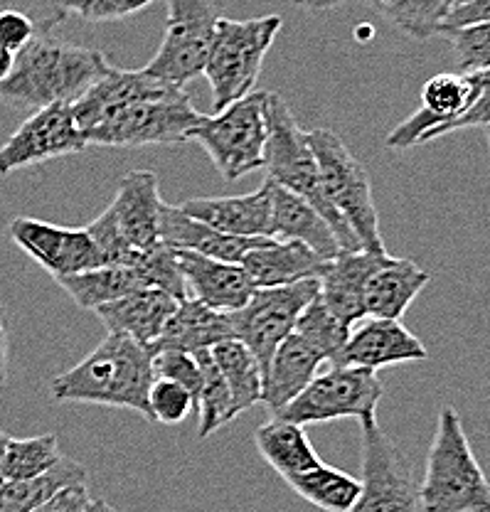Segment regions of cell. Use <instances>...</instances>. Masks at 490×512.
<instances>
[{"instance_id":"1","label":"cell","mask_w":490,"mask_h":512,"mask_svg":"<svg viewBox=\"0 0 490 512\" xmlns=\"http://www.w3.org/2000/svg\"><path fill=\"white\" fill-rule=\"evenodd\" d=\"M153 380V350L129 335L109 333L79 365L55 377L50 389L55 402L131 409L151 421L148 389Z\"/></svg>"},{"instance_id":"2","label":"cell","mask_w":490,"mask_h":512,"mask_svg":"<svg viewBox=\"0 0 490 512\" xmlns=\"http://www.w3.org/2000/svg\"><path fill=\"white\" fill-rule=\"evenodd\" d=\"M109 67L104 52L94 47L35 37L15 55L13 69L0 82V104L33 111L74 104Z\"/></svg>"},{"instance_id":"3","label":"cell","mask_w":490,"mask_h":512,"mask_svg":"<svg viewBox=\"0 0 490 512\" xmlns=\"http://www.w3.org/2000/svg\"><path fill=\"white\" fill-rule=\"evenodd\" d=\"M417 493L424 512H490V483L451 404H444L436 419Z\"/></svg>"},{"instance_id":"4","label":"cell","mask_w":490,"mask_h":512,"mask_svg":"<svg viewBox=\"0 0 490 512\" xmlns=\"http://www.w3.org/2000/svg\"><path fill=\"white\" fill-rule=\"evenodd\" d=\"M266 133L269 136H266L264 168L271 183L311 202L333 229L335 242L343 252H360L362 244L358 234L338 215V210L330 205L326 192H323L321 170H318L316 156L308 143V131L296 124L289 104L276 92L266 96Z\"/></svg>"},{"instance_id":"5","label":"cell","mask_w":490,"mask_h":512,"mask_svg":"<svg viewBox=\"0 0 490 512\" xmlns=\"http://www.w3.org/2000/svg\"><path fill=\"white\" fill-rule=\"evenodd\" d=\"M281 15H262L249 20L222 18L212 37L202 77L212 92L215 111L225 109L237 99L254 92L266 52L281 32Z\"/></svg>"},{"instance_id":"6","label":"cell","mask_w":490,"mask_h":512,"mask_svg":"<svg viewBox=\"0 0 490 512\" xmlns=\"http://www.w3.org/2000/svg\"><path fill=\"white\" fill-rule=\"evenodd\" d=\"M202 114L193 106L185 87H168L161 94L143 96L121 106L119 111L84 131L87 146L141 148L173 146L193 136Z\"/></svg>"},{"instance_id":"7","label":"cell","mask_w":490,"mask_h":512,"mask_svg":"<svg viewBox=\"0 0 490 512\" xmlns=\"http://www.w3.org/2000/svg\"><path fill=\"white\" fill-rule=\"evenodd\" d=\"M308 143H311L318 170H321L323 192H326L330 205L353 227L365 252H387L365 165L350 153L343 138L330 128L308 131Z\"/></svg>"},{"instance_id":"8","label":"cell","mask_w":490,"mask_h":512,"mask_svg":"<svg viewBox=\"0 0 490 512\" xmlns=\"http://www.w3.org/2000/svg\"><path fill=\"white\" fill-rule=\"evenodd\" d=\"M266 96L269 92H249L215 114H202L190 141H197L210 156L212 165L225 180L264 168L266 153Z\"/></svg>"},{"instance_id":"9","label":"cell","mask_w":490,"mask_h":512,"mask_svg":"<svg viewBox=\"0 0 490 512\" xmlns=\"http://www.w3.org/2000/svg\"><path fill=\"white\" fill-rule=\"evenodd\" d=\"M385 394L375 370L367 367H328L318 372L286 407L271 414L276 419L294 421L298 426L323 424L335 419H358L360 426L372 424Z\"/></svg>"},{"instance_id":"10","label":"cell","mask_w":490,"mask_h":512,"mask_svg":"<svg viewBox=\"0 0 490 512\" xmlns=\"http://www.w3.org/2000/svg\"><path fill=\"white\" fill-rule=\"evenodd\" d=\"M168 23L163 42L143 72L161 82L185 87L200 77L210 55L215 28L225 18L227 0H165Z\"/></svg>"},{"instance_id":"11","label":"cell","mask_w":490,"mask_h":512,"mask_svg":"<svg viewBox=\"0 0 490 512\" xmlns=\"http://www.w3.org/2000/svg\"><path fill=\"white\" fill-rule=\"evenodd\" d=\"M318 296V279H303L289 286L254 288L249 301L237 311L227 313L234 340L247 345L257 357L262 372L274 350L294 333L303 308Z\"/></svg>"},{"instance_id":"12","label":"cell","mask_w":490,"mask_h":512,"mask_svg":"<svg viewBox=\"0 0 490 512\" xmlns=\"http://www.w3.org/2000/svg\"><path fill=\"white\" fill-rule=\"evenodd\" d=\"M362 429L360 498L350 512H417L419 493L412 466L377 421Z\"/></svg>"},{"instance_id":"13","label":"cell","mask_w":490,"mask_h":512,"mask_svg":"<svg viewBox=\"0 0 490 512\" xmlns=\"http://www.w3.org/2000/svg\"><path fill=\"white\" fill-rule=\"evenodd\" d=\"M87 148L72 104H50L35 109L18 131L0 146V175L33 168L47 160L74 156Z\"/></svg>"},{"instance_id":"14","label":"cell","mask_w":490,"mask_h":512,"mask_svg":"<svg viewBox=\"0 0 490 512\" xmlns=\"http://www.w3.org/2000/svg\"><path fill=\"white\" fill-rule=\"evenodd\" d=\"M8 234L30 259L50 271L55 279L104 266L87 227L72 229L35 220V217H15L8 224Z\"/></svg>"},{"instance_id":"15","label":"cell","mask_w":490,"mask_h":512,"mask_svg":"<svg viewBox=\"0 0 490 512\" xmlns=\"http://www.w3.org/2000/svg\"><path fill=\"white\" fill-rule=\"evenodd\" d=\"M476 99L473 74H436L422 87V106L409 119L394 126L387 136V148L407 151L434 141L444 126L456 121Z\"/></svg>"},{"instance_id":"16","label":"cell","mask_w":490,"mask_h":512,"mask_svg":"<svg viewBox=\"0 0 490 512\" xmlns=\"http://www.w3.org/2000/svg\"><path fill=\"white\" fill-rule=\"evenodd\" d=\"M390 259L387 252H338L318 276V298L340 323H360L365 316V286L370 276Z\"/></svg>"},{"instance_id":"17","label":"cell","mask_w":490,"mask_h":512,"mask_svg":"<svg viewBox=\"0 0 490 512\" xmlns=\"http://www.w3.org/2000/svg\"><path fill=\"white\" fill-rule=\"evenodd\" d=\"M161 183L153 170H133L119 180L111 215L121 234L136 252H146L161 244Z\"/></svg>"},{"instance_id":"18","label":"cell","mask_w":490,"mask_h":512,"mask_svg":"<svg viewBox=\"0 0 490 512\" xmlns=\"http://www.w3.org/2000/svg\"><path fill=\"white\" fill-rule=\"evenodd\" d=\"M426 357L429 350L424 348L422 340L409 333L399 320L362 318L350 330L340 367H367L377 372L382 367L426 360Z\"/></svg>"},{"instance_id":"19","label":"cell","mask_w":490,"mask_h":512,"mask_svg":"<svg viewBox=\"0 0 490 512\" xmlns=\"http://www.w3.org/2000/svg\"><path fill=\"white\" fill-rule=\"evenodd\" d=\"M183 274L188 296L210 306L212 311L232 313L242 308L254 293V284L239 264L217 261L183 249H173Z\"/></svg>"},{"instance_id":"20","label":"cell","mask_w":490,"mask_h":512,"mask_svg":"<svg viewBox=\"0 0 490 512\" xmlns=\"http://www.w3.org/2000/svg\"><path fill=\"white\" fill-rule=\"evenodd\" d=\"M185 215L234 237H271V183L237 197H195L178 205Z\"/></svg>"},{"instance_id":"21","label":"cell","mask_w":490,"mask_h":512,"mask_svg":"<svg viewBox=\"0 0 490 512\" xmlns=\"http://www.w3.org/2000/svg\"><path fill=\"white\" fill-rule=\"evenodd\" d=\"M168 87H175V84L161 82V79L151 77L143 69H119L111 64L97 82L74 101V119H77V126L84 133L109 119L121 106L143 99V96L161 94Z\"/></svg>"},{"instance_id":"22","label":"cell","mask_w":490,"mask_h":512,"mask_svg":"<svg viewBox=\"0 0 490 512\" xmlns=\"http://www.w3.org/2000/svg\"><path fill=\"white\" fill-rule=\"evenodd\" d=\"M271 237H234L207 227L205 222L185 215L178 205L165 202L161 210V242L170 249H183L200 256H210L229 264H242L244 254Z\"/></svg>"},{"instance_id":"23","label":"cell","mask_w":490,"mask_h":512,"mask_svg":"<svg viewBox=\"0 0 490 512\" xmlns=\"http://www.w3.org/2000/svg\"><path fill=\"white\" fill-rule=\"evenodd\" d=\"M328 259L318 256L306 244L291 239H266L244 254L242 269L254 288L289 286L303 279H318Z\"/></svg>"},{"instance_id":"24","label":"cell","mask_w":490,"mask_h":512,"mask_svg":"<svg viewBox=\"0 0 490 512\" xmlns=\"http://www.w3.org/2000/svg\"><path fill=\"white\" fill-rule=\"evenodd\" d=\"M323 362H326V357L294 330L274 350L264 370L262 402L266 404V409L276 414L281 407H286L318 375V367Z\"/></svg>"},{"instance_id":"25","label":"cell","mask_w":490,"mask_h":512,"mask_svg":"<svg viewBox=\"0 0 490 512\" xmlns=\"http://www.w3.org/2000/svg\"><path fill=\"white\" fill-rule=\"evenodd\" d=\"M175 306H178V301L168 293L156 291V288H141V291L119 298V301L106 303L94 313L109 333L129 335L136 343L151 348L161 335L163 325L173 316Z\"/></svg>"},{"instance_id":"26","label":"cell","mask_w":490,"mask_h":512,"mask_svg":"<svg viewBox=\"0 0 490 512\" xmlns=\"http://www.w3.org/2000/svg\"><path fill=\"white\" fill-rule=\"evenodd\" d=\"M225 340H234L232 323H229L227 313L212 311L210 306L188 296L178 301L173 316L163 325L161 335L151 345V350H212L215 345L225 343Z\"/></svg>"},{"instance_id":"27","label":"cell","mask_w":490,"mask_h":512,"mask_svg":"<svg viewBox=\"0 0 490 512\" xmlns=\"http://www.w3.org/2000/svg\"><path fill=\"white\" fill-rule=\"evenodd\" d=\"M271 232H274V239H291V242L306 244L323 259H333L338 252H343L321 212L311 202L279 188L276 183H271Z\"/></svg>"},{"instance_id":"28","label":"cell","mask_w":490,"mask_h":512,"mask_svg":"<svg viewBox=\"0 0 490 512\" xmlns=\"http://www.w3.org/2000/svg\"><path fill=\"white\" fill-rule=\"evenodd\" d=\"M431 274L417 261L390 256L365 286V316L399 320L424 291Z\"/></svg>"},{"instance_id":"29","label":"cell","mask_w":490,"mask_h":512,"mask_svg":"<svg viewBox=\"0 0 490 512\" xmlns=\"http://www.w3.org/2000/svg\"><path fill=\"white\" fill-rule=\"evenodd\" d=\"M254 446H257L259 456L281 478L296 476V473H303L323 463L316 448L308 441L306 429L294 424V421L276 419V416H271L266 424L259 426L257 434H254Z\"/></svg>"},{"instance_id":"30","label":"cell","mask_w":490,"mask_h":512,"mask_svg":"<svg viewBox=\"0 0 490 512\" xmlns=\"http://www.w3.org/2000/svg\"><path fill=\"white\" fill-rule=\"evenodd\" d=\"M55 281L65 288L69 296H72V301L79 308H84V311H97L106 303H114L133 291L148 288L136 269L119 264L97 266V269L79 271V274L60 276Z\"/></svg>"},{"instance_id":"31","label":"cell","mask_w":490,"mask_h":512,"mask_svg":"<svg viewBox=\"0 0 490 512\" xmlns=\"http://www.w3.org/2000/svg\"><path fill=\"white\" fill-rule=\"evenodd\" d=\"M74 483H89V473L82 463L62 456L60 463L35 478L8 480L0 485V512H33L57 490Z\"/></svg>"},{"instance_id":"32","label":"cell","mask_w":490,"mask_h":512,"mask_svg":"<svg viewBox=\"0 0 490 512\" xmlns=\"http://www.w3.org/2000/svg\"><path fill=\"white\" fill-rule=\"evenodd\" d=\"M284 480L298 498L323 512H350L360 498V478L340 468H330L326 463Z\"/></svg>"},{"instance_id":"33","label":"cell","mask_w":490,"mask_h":512,"mask_svg":"<svg viewBox=\"0 0 490 512\" xmlns=\"http://www.w3.org/2000/svg\"><path fill=\"white\" fill-rule=\"evenodd\" d=\"M212 357L227 382L234 416L244 414L254 404L262 402L264 372L247 345H242L239 340H225L212 348Z\"/></svg>"},{"instance_id":"34","label":"cell","mask_w":490,"mask_h":512,"mask_svg":"<svg viewBox=\"0 0 490 512\" xmlns=\"http://www.w3.org/2000/svg\"><path fill=\"white\" fill-rule=\"evenodd\" d=\"M392 28L412 40H431L441 35L446 15L456 8L458 0H362Z\"/></svg>"},{"instance_id":"35","label":"cell","mask_w":490,"mask_h":512,"mask_svg":"<svg viewBox=\"0 0 490 512\" xmlns=\"http://www.w3.org/2000/svg\"><path fill=\"white\" fill-rule=\"evenodd\" d=\"M193 355L202 375L200 397H197V436L207 439L237 416L232 412V397H229L227 382L212 357V350H197Z\"/></svg>"},{"instance_id":"36","label":"cell","mask_w":490,"mask_h":512,"mask_svg":"<svg viewBox=\"0 0 490 512\" xmlns=\"http://www.w3.org/2000/svg\"><path fill=\"white\" fill-rule=\"evenodd\" d=\"M294 330L301 335V338H306L323 357H326L330 367L343 365V350L350 338V330L353 328L340 323V320L328 311L326 303H323L321 298L316 296L306 308H303V313L296 320Z\"/></svg>"},{"instance_id":"37","label":"cell","mask_w":490,"mask_h":512,"mask_svg":"<svg viewBox=\"0 0 490 512\" xmlns=\"http://www.w3.org/2000/svg\"><path fill=\"white\" fill-rule=\"evenodd\" d=\"M60 439L57 434H40L33 439L8 436L3 451V476L8 480L35 478L60 463Z\"/></svg>"},{"instance_id":"38","label":"cell","mask_w":490,"mask_h":512,"mask_svg":"<svg viewBox=\"0 0 490 512\" xmlns=\"http://www.w3.org/2000/svg\"><path fill=\"white\" fill-rule=\"evenodd\" d=\"M129 266L141 274V279L146 281L148 288L168 293L175 301L188 298V286H185L183 274H180L175 252L170 247H165L163 242L158 247L146 249V252L133 254Z\"/></svg>"},{"instance_id":"39","label":"cell","mask_w":490,"mask_h":512,"mask_svg":"<svg viewBox=\"0 0 490 512\" xmlns=\"http://www.w3.org/2000/svg\"><path fill=\"white\" fill-rule=\"evenodd\" d=\"M148 412H151V421L175 426L183 424L190 414H197V404L193 394L180 387L178 382L156 377L148 389Z\"/></svg>"},{"instance_id":"40","label":"cell","mask_w":490,"mask_h":512,"mask_svg":"<svg viewBox=\"0 0 490 512\" xmlns=\"http://www.w3.org/2000/svg\"><path fill=\"white\" fill-rule=\"evenodd\" d=\"M444 37L451 40L461 74L490 69V23L466 25V28L446 32Z\"/></svg>"},{"instance_id":"41","label":"cell","mask_w":490,"mask_h":512,"mask_svg":"<svg viewBox=\"0 0 490 512\" xmlns=\"http://www.w3.org/2000/svg\"><path fill=\"white\" fill-rule=\"evenodd\" d=\"M153 372H156V377H165V380H173L178 382L180 387L188 389L197 404V397H200V387H202V375L193 352H180V350L153 352Z\"/></svg>"},{"instance_id":"42","label":"cell","mask_w":490,"mask_h":512,"mask_svg":"<svg viewBox=\"0 0 490 512\" xmlns=\"http://www.w3.org/2000/svg\"><path fill=\"white\" fill-rule=\"evenodd\" d=\"M67 15H79L87 23H109L138 13L156 0H60Z\"/></svg>"},{"instance_id":"43","label":"cell","mask_w":490,"mask_h":512,"mask_svg":"<svg viewBox=\"0 0 490 512\" xmlns=\"http://www.w3.org/2000/svg\"><path fill=\"white\" fill-rule=\"evenodd\" d=\"M15 10L33 20L37 37H50L67 20V10L60 0H0V13Z\"/></svg>"},{"instance_id":"44","label":"cell","mask_w":490,"mask_h":512,"mask_svg":"<svg viewBox=\"0 0 490 512\" xmlns=\"http://www.w3.org/2000/svg\"><path fill=\"white\" fill-rule=\"evenodd\" d=\"M473 79H476V99H473V104L456 121L441 128L436 138H444L454 131H463V128H486L490 124V69L476 72Z\"/></svg>"},{"instance_id":"45","label":"cell","mask_w":490,"mask_h":512,"mask_svg":"<svg viewBox=\"0 0 490 512\" xmlns=\"http://www.w3.org/2000/svg\"><path fill=\"white\" fill-rule=\"evenodd\" d=\"M37 37V30L33 20L23 13H15V10H3L0 13V47L15 52L18 55L28 42H33Z\"/></svg>"},{"instance_id":"46","label":"cell","mask_w":490,"mask_h":512,"mask_svg":"<svg viewBox=\"0 0 490 512\" xmlns=\"http://www.w3.org/2000/svg\"><path fill=\"white\" fill-rule=\"evenodd\" d=\"M89 503H92L89 483H74L57 490L50 500H45L33 512H84L89 508Z\"/></svg>"},{"instance_id":"47","label":"cell","mask_w":490,"mask_h":512,"mask_svg":"<svg viewBox=\"0 0 490 512\" xmlns=\"http://www.w3.org/2000/svg\"><path fill=\"white\" fill-rule=\"evenodd\" d=\"M476 23H490V0H466V3L456 5V8L446 15L444 25H441V35Z\"/></svg>"},{"instance_id":"48","label":"cell","mask_w":490,"mask_h":512,"mask_svg":"<svg viewBox=\"0 0 490 512\" xmlns=\"http://www.w3.org/2000/svg\"><path fill=\"white\" fill-rule=\"evenodd\" d=\"M8 362H10V343H8V330H5L3 308H0V389H3L5 380H8Z\"/></svg>"},{"instance_id":"49","label":"cell","mask_w":490,"mask_h":512,"mask_svg":"<svg viewBox=\"0 0 490 512\" xmlns=\"http://www.w3.org/2000/svg\"><path fill=\"white\" fill-rule=\"evenodd\" d=\"M291 3L298 5L303 10H313V13H321V10H333L338 5H345L348 0H291Z\"/></svg>"},{"instance_id":"50","label":"cell","mask_w":490,"mask_h":512,"mask_svg":"<svg viewBox=\"0 0 490 512\" xmlns=\"http://www.w3.org/2000/svg\"><path fill=\"white\" fill-rule=\"evenodd\" d=\"M15 64V52L5 50V47H0V82H3L5 77L10 74V69H13Z\"/></svg>"},{"instance_id":"51","label":"cell","mask_w":490,"mask_h":512,"mask_svg":"<svg viewBox=\"0 0 490 512\" xmlns=\"http://www.w3.org/2000/svg\"><path fill=\"white\" fill-rule=\"evenodd\" d=\"M84 512H116V510L111 508V505L106 503V500H94L92 498V503H89V508L84 510Z\"/></svg>"},{"instance_id":"52","label":"cell","mask_w":490,"mask_h":512,"mask_svg":"<svg viewBox=\"0 0 490 512\" xmlns=\"http://www.w3.org/2000/svg\"><path fill=\"white\" fill-rule=\"evenodd\" d=\"M10 434H5L3 429H0V485L5 483V476H3V451H5V441H8Z\"/></svg>"},{"instance_id":"53","label":"cell","mask_w":490,"mask_h":512,"mask_svg":"<svg viewBox=\"0 0 490 512\" xmlns=\"http://www.w3.org/2000/svg\"><path fill=\"white\" fill-rule=\"evenodd\" d=\"M486 136H488V148H490V124L486 126Z\"/></svg>"},{"instance_id":"54","label":"cell","mask_w":490,"mask_h":512,"mask_svg":"<svg viewBox=\"0 0 490 512\" xmlns=\"http://www.w3.org/2000/svg\"><path fill=\"white\" fill-rule=\"evenodd\" d=\"M461 3H466V0H458V5H461Z\"/></svg>"}]
</instances>
